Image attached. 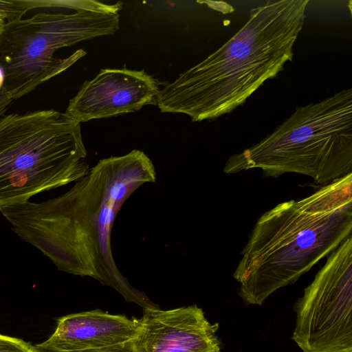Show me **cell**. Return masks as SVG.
Segmentation results:
<instances>
[{"label":"cell","instance_id":"1","mask_svg":"<svg viewBox=\"0 0 352 352\" xmlns=\"http://www.w3.org/2000/svg\"><path fill=\"white\" fill-rule=\"evenodd\" d=\"M155 179L154 165L142 151L100 160L67 192L40 203L19 204L15 232L58 270L94 278L113 287L128 302L138 304L143 293L131 286L118 270L111 234L127 198Z\"/></svg>","mask_w":352,"mask_h":352},{"label":"cell","instance_id":"2","mask_svg":"<svg viewBox=\"0 0 352 352\" xmlns=\"http://www.w3.org/2000/svg\"><path fill=\"white\" fill-rule=\"evenodd\" d=\"M309 2L267 1L252 8L231 38L160 89L156 102L160 111L200 122L243 104L292 60Z\"/></svg>","mask_w":352,"mask_h":352},{"label":"cell","instance_id":"3","mask_svg":"<svg viewBox=\"0 0 352 352\" xmlns=\"http://www.w3.org/2000/svg\"><path fill=\"white\" fill-rule=\"evenodd\" d=\"M352 173L257 219L233 273L247 305H262L352 235Z\"/></svg>","mask_w":352,"mask_h":352},{"label":"cell","instance_id":"4","mask_svg":"<svg viewBox=\"0 0 352 352\" xmlns=\"http://www.w3.org/2000/svg\"><path fill=\"white\" fill-rule=\"evenodd\" d=\"M260 169L266 177L302 175L320 186L352 173V89L298 107L274 131L230 156L226 174Z\"/></svg>","mask_w":352,"mask_h":352},{"label":"cell","instance_id":"5","mask_svg":"<svg viewBox=\"0 0 352 352\" xmlns=\"http://www.w3.org/2000/svg\"><path fill=\"white\" fill-rule=\"evenodd\" d=\"M80 123L53 109L0 118V210L87 175Z\"/></svg>","mask_w":352,"mask_h":352},{"label":"cell","instance_id":"6","mask_svg":"<svg viewBox=\"0 0 352 352\" xmlns=\"http://www.w3.org/2000/svg\"><path fill=\"white\" fill-rule=\"evenodd\" d=\"M122 3L84 0L67 12H38L28 19L6 21L0 32L1 90L17 100L65 71L86 52L82 50L59 59L62 47L96 37L114 34L120 27Z\"/></svg>","mask_w":352,"mask_h":352},{"label":"cell","instance_id":"7","mask_svg":"<svg viewBox=\"0 0 352 352\" xmlns=\"http://www.w3.org/2000/svg\"><path fill=\"white\" fill-rule=\"evenodd\" d=\"M292 339L302 352H352V235L294 304Z\"/></svg>","mask_w":352,"mask_h":352},{"label":"cell","instance_id":"8","mask_svg":"<svg viewBox=\"0 0 352 352\" xmlns=\"http://www.w3.org/2000/svg\"><path fill=\"white\" fill-rule=\"evenodd\" d=\"M159 85L144 70L104 69L83 83L65 113L80 123L137 111L156 104Z\"/></svg>","mask_w":352,"mask_h":352},{"label":"cell","instance_id":"9","mask_svg":"<svg viewBox=\"0 0 352 352\" xmlns=\"http://www.w3.org/2000/svg\"><path fill=\"white\" fill-rule=\"evenodd\" d=\"M135 352H221L218 323L190 305L161 310L144 309Z\"/></svg>","mask_w":352,"mask_h":352},{"label":"cell","instance_id":"10","mask_svg":"<svg viewBox=\"0 0 352 352\" xmlns=\"http://www.w3.org/2000/svg\"><path fill=\"white\" fill-rule=\"evenodd\" d=\"M140 321L119 314L93 310L58 319L51 336L34 346L39 352H73L113 347L133 342Z\"/></svg>","mask_w":352,"mask_h":352},{"label":"cell","instance_id":"11","mask_svg":"<svg viewBox=\"0 0 352 352\" xmlns=\"http://www.w3.org/2000/svg\"><path fill=\"white\" fill-rule=\"evenodd\" d=\"M0 352H39L34 346L21 339L0 334Z\"/></svg>","mask_w":352,"mask_h":352},{"label":"cell","instance_id":"12","mask_svg":"<svg viewBox=\"0 0 352 352\" xmlns=\"http://www.w3.org/2000/svg\"><path fill=\"white\" fill-rule=\"evenodd\" d=\"M134 341L113 347L99 349H89L73 352H135Z\"/></svg>","mask_w":352,"mask_h":352},{"label":"cell","instance_id":"13","mask_svg":"<svg viewBox=\"0 0 352 352\" xmlns=\"http://www.w3.org/2000/svg\"><path fill=\"white\" fill-rule=\"evenodd\" d=\"M12 100L10 99L6 94L0 90V118L5 115L6 112L10 107Z\"/></svg>","mask_w":352,"mask_h":352},{"label":"cell","instance_id":"14","mask_svg":"<svg viewBox=\"0 0 352 352\" xmlns=\"http://www.w3.org/2000/svg\"><path fill=\"white\" fill-rule=\"evenodd\" d=\"M4 82V74L2 69L0 67V90L2 89Z\"/></svg>","mask_w":352,"mask_h":352},{"label":"cell","instance_id":"15","mask_svg":"<svg viewBox=\"0 0 352 352\" xmlns=\"http://www.w3.org/2000/svg\"><path fill=\"white\" fill-rule=\"evenodd\" d=\"M5 23V19L3 14L0 11V25H3Z\"/></svg>","mask_w":352,"mask_h":352},{"label":"cell","instance_id":"16","mask_svg":"<svg viewBox=\"0 0 352 352\" xmlns=\"http://www.w3.org/2000/svg\"><path fill=\"white\" fill-rule=\"evenodd\" d=\"M3 25H3H0V32H1V30L2 29Z\"/></svg>","mask_w":352,"mask_h":352}]
</instances>
